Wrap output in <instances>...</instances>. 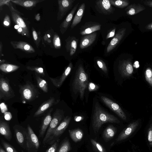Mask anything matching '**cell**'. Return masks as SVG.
<instances>
[{
    "label": "cell",
    "instance_id": "6da1fadb",
    "mask_svg": "<svg viewBox=\"0 0 152 152\" xmlns=\"http://www.w3.org/2000/svg\"><path fill=\"white\" fill-rule=\"evenodd\" d=\"M106 123H119L120 121L116 117L104 110L98 103H96L92 117V126L97 134L102 125Z\"/></svg>",
    "mask_w": 152,
    "mask_h": 152
},
{
    "label": "cell",
    "instance_id": "7a4b0ae2",
    "mask_svg": "<svg viewBox=\"0 0 152 152\" xmlns=\"http://www.w3.org/2000/svg\"><path fill=\"white\" fill-rule=\"evenodd\" d=\"M88 83L87 75L83 66L80 64L76 72L73 88L75 93H79L81 100L83 99L85 90L88 85Z\"/></svg>",
    "mask_w": 152,
    "mask_h": 152
},
{
    "label": "cell",
    "instance_id": "3957f363",
    "mask_svg": "<svg viewBox=\"0 0 152 152\" xmlns=\"http://www.w3.org/2000/svg\"><path fill=\"white\" fill-rule=\"evenodd\" d=\"M12 3L11 1L8 6L10 11L12 20L22 29V35L30 38V32L28 24L27 23L25 19L21 16L22 15H24L23 14L15 10L12 5Z\"/></svg>",
    "mask_w": 152,
    "mask_h": 152
},
{
    "label": "cell",
    "instance_id": "277c9868",
    "mask_svg": "<svg viewBox=\"0 0 152 152\" xmlns=\"http://www.w3.org/2000/svg\"><path fill=\"white\" fill-rule=\"evenodd\" d=\"M140 124V121L139 120L130 123L119 133L115 140V142H121L133 137L138 132Z\"/></svg>",
    "mask_w": 152,
    "mask_h": 152
},
{
    "label": "cell",
    "instance_id": "5b68a950",
    "mask_svg": "<svg viewBox=\"0 0 152 152\" xmlns=\"http://www.w3.org/2000/svg\"><path fill=\"white\" fill-rule=\"evenodd\" d=\"M19 91L23 101L29 102L37 98L39 92L34 85L30 83L21 86Z\"/></svg>",
    "mask_w": 152,
    "mask_h": 152
},
{
    "label": "cell",
    "instance_id": "8992f818",
    "mask_svg": "<svg viewBox=\"0 0 152 152\" xmlns=\"http://www.w3.org/2000/svg\"><path fill=\"white\" fill-rule=\"evenodd\" d=\"M63 116V112L60 109H56L53 114L52 120L42 141L43 144L47 143L49 138L60 123Z\"/></svg>",
    "mask_w": 152,
    "mask_h": 152
},
{
    "label": "cell",
    "instance_id": "52a82bcc",
    "mask_svg": "<svg viewBox=\"0 0 152 152\" xmlns=\"http://www.w3.org/2000/svg\"><path fill=\"white\" fill-rule=\"evenodd\" d=\"M71 119V117L69 116L64 118L50 136L47 142V144L52 145L56 141H58L59 138L68 126Z\"/></svg>",
    "mask_w": 152,
    "mask_h": 152
},
{
    "label": "cell",
    "instance_id": "ba28073f",
    "mask_svg": "<svg viewBox=\"0 0 152 152\" xmlns=\"http://www.w3.org/2000/svg\"><path fill=\"white\" fill-rule=\"evenodd\" d=\"M27 150L30 152H37L39 147L38 139L30 126L27 127Z\"/></svg>",
    "mask_w": 152,
    "mask_h": 152
},
{
    "label": "cell",
    "instance_id": "9c48e42d",
    "mask_svg": "<svg viewBox=\"0 0 152 152\" xmlns=\"http://www.w3.org/2000/svg\"><path fill=\"white\" fill-rule=\"evenodd\" d=\"M15 96L14 92L7 80L3 77L0 79V99L7 100Z\"/></svg>",
    "mask_w": 152,
    "mask_h": 152
},
{
    "label": "cell",
    "instance_id": "30bf717a",
    "mask_svg": "<svg viewBox=\"0 0 152 152\" xmlns=\"http://www.w3.org/2000/svg\"><path fill=\"white\" fill-rule=\"evenodd\" d=\"M13 129L18 143L22 148L27 149V129L18 125L14 126Z\"/></svg>",
    "mask_w": 152,
    "mask_h": 152
},
{
    "label": "cell",
    "instance_id": "8fae6325",
    "mask_svg": "<svg viewBox=\"0 0 152 152\" xmlns=\"http://www.w3.org/2000/svg\"><path fill=\"white\" fill-rule=\"evenodd\" d=\"M75 0H58V11L57 19L61 20L72 8Z\"/></svg>",
    "mask_w": 152,
    "mask_h": 152
},
{
    "label": "cell",
    "instance_id": "7c38bea8",
    "mask_svg": "<svg viewBox=\"0 0 152 152\" xmlns=\"http://www.w3.org/2000/svg\"><path fill=\"white\" fill-rule=\"evenodd\" d=\"M101 98L104 104L119 117L124 120H126V117L125 114L117 103L106 97L102 96Z\"/></svg>",
    "mask_w": 152,
    "mask_h": 152
},
{
    "label": "cell",
    "instance_id": "4fadbf2b",
    "mask_svg": "<svg viewBox=\"0 0 152 152\" xmlns=\"http://www.w3.org/2000/svg\"><path fill=\"white\" fill-rule=\"evenodd\" d=\"M95 7L99 12L106 15L113 13L114 10L109 0L97 1H96Z\"/></svg>",
    "mask_w": 152,
    "mask_h": 152
},
{
    "label": "cell",
    "instance_id": "5bb4252c",
    "mask_svg": "<svg viewBox=\"0 0 152 152\" xmlns=\"http://www.w3.org/2000/svg\"><path fill=\"white\" fill-rule=\"evenodd\" d=\"M126 29L123 28L119 30L108 44L107 48V52L112 50L118 44L125 34Z\"/></svg>",
    "mask_w": 152,
    "mask_h": 152
},
{
    "label": "cell",
    "instance_id": "9a60e30c",
    "mask_svg": "<svg viewBox=\"0 0 152 152\" xmlns=\"http://www.w3.org/2000/svg\"><path fill=\"white\" fill-rule=\"evenodd\" d=\"M10 43L15 49H19L26 53H34V48L28 43L22 41H11Z\"/></svg>",
    "mask_w": 152,
    "mask_h": 152
},
{
    "label": "cell",
    "instance_id": "2e32d148",
    "mask_svg": "<svg viewBox=\"0 0 152 152\" xmlns=\"http://www.w3.org/2000/svg\"><path fill=\"white\" fill-rule=\"evenodd\" d=\"M119 69L122 76L129 77L133 72V68L130 61L129 59L122 61L119 66Z\"/></svg>",
    "mask_w": 152,
    "mask_h": 152
},
{
    "label": "cell",
    "instance_id": "e0dca14e",
    "mask_svg": "<svg viewBox=\"0 0 152 152\" xmlns=\"http://www.w3.org/2000/svg\"><path fill=\"white\" fill-rule=\"evenodd\" d=\"M79 4L77 3L75 5L66 18L60 24L59 26L60 31L62 34L65 33L69 26L74 13L78 7Z\"/></svg>",
    "mask_w": 152,
    "mask_h": 152
},
{
    "label": "cell",
    "instance_id": "ac0fdd59",
    "mask_svg": "<svg viewBox=\"0 0 152 152\" xmlns=\"http://www.w3.org/2000/svg\"><path fill=\"white\" fill-rule=\"evenodd\" d=\"M73 64L72 63L70 62L59 78L50 77L52 82L56 87H59L61 86L66 78L70 73Z\"/></svg>",
    "mask_w": 152,
    "mask_h": 152
},
{
    "label": "cell",
    "instance_id": "d6986e66",
    "mask_svg": "<svg viewBox=\"0 0 152 152\" xmlns=\"http://www.w3.org/2000/svg\"><path fill=\"white\" fill-rule=\"evenodd\" d=\"M77 39L73 36H69L65 40V48L66 51L69 52L70 56L75 53L77 46Z\"/></svg>",
    "mask_w": 152,
    "mask_h": 152
},
{
    "label": "cell",
    "instance_id": "ffe728a7",
    "mask_svg": "<svg viewBox=\"0 0 152 152\" xmlns=\"http://www.w3.org/2000/svg\"><path fill=\"white\" fill-rule=\"evenodd\" d=\"M97 34V33L94 32L83 36L80 40V48L84 49L91 45L95 41Z\"/></svg>",
    "mask_w": 152,
    "mask_h": 152
},
{
    "label": "cell",
    "instance_id": "44dd1931",
    "mask_svg": "<svg viewBox=\"0 0 152 152\" xmlns=\"http://www.w3.org/2000/svg\"><path fill=\"white\" fill-rule=\"evenodd\" d=\"M53 97H51L49 99L44 102L39 107L34 115V116H37L43 113L45 111L52 105L57 103Z\"/></svg>",
    "mask_w": 152,
    "mask_h": 152
},
{
    "label": "cell",
    "instance_id": "7402d4cb",
    "mask_svg": "<svg viewBox=\"0 0 152 152\" xmlns=\"http://www.w3.org/2000/svg\"><path fill=\"white\" fill-rule=\"evenodd\" d=\"M45 0H11L12 2L26 8H32Z\"/></svg>",
    "mask_w": 152,
    "mask_h": 152
},
{
    "label": "cell",
    "instance_id": "603a6c76",
    "mask_svg": "<svg viewBox=\"0 0 152 152\" xmlns=\"http://www.w3.org/2000/svg\"><path fill=\"white\" fill-rule=\"evenodd\" d=\"M117 131V129L113 125H108L102 133V137L104 141L107 142L113 138Z\"/></svg>",
    "mask_w": 152,
    "mask_h": 152
},
{
    "label": "cell",
    "instance_id": "cb8c5ba5",
    "mask_svg": "<svg viewBox=\"0 0 152 152\" xmlns=\"http://www.w3.org/2000/svg\"><path fill=\"white\" fill-rule=\"evenodd\" d=\"M52 111V109H51L43 120L41 128L39 130V137L40 138L43 137L44 136L46 130L50 125L52 119L51 115V113Z\"/></svg>",
    "mask_w": 152,
    "mask_h": 152
},
{
    "label": "cell",
    "instance_id": "d4e9b609",
    "mask_svg": "<svg viewBox=\"0 0 152 152\" xmlns=\"http://www.w3.org/2000/svg\"><path fill=\"white\" fill-rule=\"evenodd\" d=\"M145 7L140 4H132L125 9L126 14L129 15H134L145 10Z\"/></svg>",
    "mask_w": 152,
    "mask_h": 152
},
{
    "label": "cell",
    "instance_id": "484cf974",
    "mask_svg": "<svg viewBox=\"0 0 152 152\" xmlns=\"http://www.w3.org/2000/svg\"><path fill=\"white\" fill-rule=\"evenodd\" d=\"M0 133L1 134L9 141L12 138V134L10 127L6 122L1 121H0Z\"/></svg>",
    "mask_w": 152,
    "mask_h": 152
},
{
    "label": "cell",
    "instance_id": "4316f807",
    "mask_svg": "<svg viewBox=\"0 0 152 152\" xmlns=\"http://www.w3.org/2000/svg\"><path fill=\"white\" fill-rule=\"evenodd\" d=\"M85 8V4L83 3L79 7L73 19L71 26L72 29L73 28L80 22L84 12Z\"/></svg>",
    "mask_w": 152,
    "mask_h": 152
},
{
    "label": "cell",
    "instance_id": "83f0119b",
    "mask_svg": "<svg viewBox=\"0 0 152 152\" xmlns=\"http://www.w3.org/2000/svg\"><path fill=\"white\" fill-rule=\"evenodd\" d=\"M70 137L75 142L81 141L83 138V133L82 130L80 129H76L69 130Z\"/></svg>",
    "mask_w": 152,
    "mask_h": 152
},
{
    "label": "cell",
    "instance_id": "f1b7e54d",
    "mask_svg": "<svg viewBox=\"0 0 152 152\" xmlns=\"http://www.w3.org/2000/svg\"><path fill=\"white\" fill-rule=\"evenodd\" d=\"M145 141L151 152L152 148V122L147 126L145 132Z\"/></svg>",
    "mask_w": 152,
    "mask_h": 152
},
{
    "label": "cell",
    "instance_id": "f546056e",
    "mask_svg": "<svg viewBox=\"0 0 152 152\" xmlns=\"http://www.w3.org/2000/svg\"><path fill=\"white\" fill-rule=\"evenodd\" d=\"M101 26V25L99 24H94L88 26L81 30L80 34L83 35L91 34L100 30Z\"/></svg>",
    "mask_w": 152,
    "mask_h": 152
},
{
    "label": "cell",
    "instance_id": "4dcf8cb0",
    "mask_svg": "<svg viewBox=\"0 0 152 152\" xmlns=\"http://www.w3.org/2000/svg\"><path fill=\"white\" fill-rule=\"evenodd\" d=\"M20 67L17 65L12 64H3L0 65V69L5 73H10L15 71Z\"/></svg>",
    "mask_w": 152,
    "mask_h": 152
},
{
    "label": "cell",
    "instance_id": "1f68e13d",
    "mask_svg": "<svg viewBox=\"0 0 152 152\" xmlns=\"http://www.w3.org/2000/svg\"><path fill=\"white\" fill-rule=\"evenodd\" d=\"M71 149V144L69 140L66 138L57 149L56 152H68Z\"/></svg>",
    "mask_w": 152,
    "mask_h": 152
},
{
    "label": "cell",
    "instance_id": "d6a6232c",
    "mask_svg": "<svg viewBox=\"0 0 152 152\" xmlns=\"http://www.w3.org/2000/svg\"><path fill=\"white\" fill-rule=\"evenodd\" d=\"M111 4L116 7L123 8L128 6L130 2L127 0H109Z\"/></svg>",
    "mask_w": 152,
    "mask_h": 152
},
{
    "label": "cell",
    "instance_id": "836d02e7",
    "mask_svg": "<svg viewBox=\"0 0 152 152\" xmlns=\"http://www.w3.org/2000/svg\"><path fill=\"white\" fill-rule=\"evenodd\" d=\"M36 79L38 87L44 92L47 93L48 87L47 82L38 76L36 77Z\"/></svg>",
    "mask_w": 152,
    "mask_h": 152
},
{
    "label": "cell",
    "instance_id": "e575fe53",
    "mask_svg": "<svg viewBox=\"0 0 152 152\" xmlns=\"http://www.w3.org/2000/svg\"><path fill=\"white\" fill-rule=\"evenodd\" d=\"M94 149L97 152H107L105 148L100 144L92 139H90Z\"/></svg>",
    "mask_w": 152,
    "mask_h": 152
},
{
    "label": "cell",
    "instance_id": "d590c367",
    "mask_svg": "<svg viewBox=\"0 0 152 152\" xmlns=\"http://www.w3.org/2000/svg\"><path fill=\"white\" fill-rule=\"evenodd\" d=\"M32 34L33 39L37 48L39 45L40 42V31L37 32L33 27L32 28Z\"/></svg>",
    "mask_w": 152,
    "mask_h": 152
},
{
    "label": "cell",
    "instance_id": "8d00e7d4",
    "mask_svg": "<svg viewBox=\"0 0 152 152\" xmlns=\"http://www.w3.org/2000/svg\"><path fill=\"white\" fill-rule=\"evenodd\" d=\"M145 77L146 80L150 85L152 87V69L150 67H148L145 69Z\"/></svg>",
    "mask_w": 152,
    "mask_h": 152
},
{
    "label": "cell",
    "instance_id": "74e56055",
    "mask_svg": "<svg viewBox=\"0 0 152 152\" xmlns=\"http://www.w3.org/2000/svg\"><path fill=\"white\" fill-rule=\"evenodd\" d=\"M1 143L7 152H18L12 145L3 139L1 140Z\"/></svg>",
    "mask_w": 152,
    "mask_h": 152
},
{
    "label": "cell",
    "instance_id": "f35d334b",
    "mask_svg": "<svg viewBox=\"0 0 152 152\" xmlns=\"http://www.w3.org/2000/svg\"><path fill=\"white\" fill-rule=\"evenodd\" d=\"M53 43L55 48L57 49H60L61 47V44L60 39L58 35L56 33L54 35Z\"/></svg>",
    "mask_w": 152,
    "mask_h": 152
},
{
    "label": "cell",
    "instance_id": "ab89813d",
    "mask_svg": "<svg viewBox=\"0 0 152 152\" xmlns=\"http://www.w3.org/2000/svg\"><path fill=\"white\" fill-rule=\"evenodd\" d=\"M26 68L28 70L34 71L37 73L41 75L42 76H45V73L44 69L42 67L28 66L26 67Z\"/></svg>",
    "mask_w": 152,
    "mask_h": 152
},
{
    "label": "cell",
    "instance_id": "60d3db41",
    "mask_svg": "<svg viewBox=\"0 0 152 152\" xmlns=\"http://www.w3.org/2000/svg\"><path fill=\"white\" fill-rule=\"evenodd\" d=\"M97 64L99 67L104 73H107V69L106 65L104 62L102 60L99 59L97 60Z\"/></svg>",
    "mask_w": 152,
    "mask_h": 152
},
{
    "label": "cell",
    "instance_id": "b9f144b4",
    "mask_svg": "<svg viewBox=\"0 0 152 152\" xmlns=\"http://www.w3.org/2000/svg\"><path fill=\"white\" fill-rule=\"evenodd\" d=\"M58 141L55 142L51 146L48 148L45 152H56L58 145Z\"/></svg>",
    "mask_w": 152,
    "mask_h": 152
},
{
    "label": "cell",
    "instance_id": "7bdbcfd3",
    "mask_svg": "<svg viewBox=\"0 0 152 152\" xmlns=\"http://www.w3.org/2000/svg\"><path fill=\"white\" fill-rule=\"evenodd\" d=\"M88 90L90 91H95L99 88V86L91 82L88 83Z\"/></svg>",
    "mask_w": 152,
    "mask_h": 152
},
{
    "label": "cell",
    "instance_id": "ee69618b",
    "mask_svg": "<svg viewBox=\"0 0 152 152\" xmlns=\"http://www.w3.org/2000/svg\"><path fill=\"white\" fill-rule=\"evenodd\" d=\"M3 24L5 26L9 27L10 24V17L8 15H6L3 20Z\"/></svg>",
    "mask_w": 152,
    "mask_h": 152
},
{
    "label": "cell",
    "instance_id": "f6af8a7d",
    "mask_svg": "<svg viewBox=\"0 0 152 152\" xmlns=\"http://www.w3.org/2000/svg\"><path fill=\"white\" fill-rule=\"evenodd\" d=\"M116 28H115L109 32L107 34L106 39H108L110 38L114 37L115 35Z\"/></svg>",
    "mask_w": 152,
    "mask_h": 152
},
{
    "label": "cell",
    "instance_id": "bcb514c9",
    "mask_svg": "<svg viewBox=\"0 0 152 152\" xmlns=\"http://www.w3.org/2000/svg\"><path fill=\"white\" fill-rule=\"evenodd\" d=\"M4 116L5 119L7 121H9L11 119L12 115L10 112H5L4 113Z\"/></svg>",
    "mask_w": 152,
    "mask_h": 152
},
{
    "label": "cell",
    "instance_id": "7dc6e473",
    "mask_svg": "<svg viewBox=\"0 0 152 152\" xmlns=\"http://www.w3.org/2000/svg\"><path fill=\"white\" fill-rule=\"evenodd\" d=\"M10 2H11V0H0V7L4 5L8 6Z\"/></svg>",
    "mask_w": 152,
    "mask_h": 152
},
{
    "label": "cell",
    "instance_id": "c3c4849f",
    "mask_svg": "<svg viewBox=\"0 0 152 152\" xmlns=\"http://www.w3.org/2000/svg\"><path fill=\"white\" fill-rule=\"evenodd\" d=\"M144 4L146 6L152 7V0H146L143 1Z\"/></svg>",
    "mask_w": 152,
    "mask_h": 152
},
{
    "label": "cell",
    "instance_id": "681fc988",
    "mask_svg": "<svg viewBox=\"0 0 152 152\" xmlns=\"http://www.w3.org/2000/svg\"><path fill=\"white\" fill-rule=\"evenodd\" d=\"M83 118L81 116H76L74 117V120L76 121H80L83 120Z\"/></svg>",
    "mask_w": 152,
    "mask_h": 152
},
{
    "label": "cell",
    "instance_id": "f907efd6",
    "mask_svg": "<svg viewBox=\"0 0 152 152\" xmlns=\"http://www.w3.org/2000/svg\"><path fill=\"white\" fill-rule=\"evenodd\" d=\"M145 28L147 29L152 30V22L147 25Z\"/></svg>",
    "mask_w": 152,
    "mask_h": 152
},
{
    "label": "cell",
    "instance_id": "816d5d0a",
    "mask_svg": "<svg viewBox=\"0 0 152 152\" xmlns=\"http://www.w3.org/2000/svg\"><path fill=\"white\" fill-rule=\"evenodd\" d=\"M2 44L1 42H0V56H4L3 54L2 53Z\"/></svg>",
    "mask_w": 152,
    "mask_h": 152
},
{
    "label": "cell",
    "instance_id": "f5cc1de1",
    "mask_svg": "<svg viewBox=\"0 0 152 152\" xmlns=\"http://www.w3.org/2000/svg\"><path fill=\"white\" fill-rule=\"evenodd\" d=\"M128 152H137L134 149H132V151H130L129 150H128Z\"/></svg>",
    "mask_w": 152,
    "mask_h": 152
},
{
    "label": "cell",
    "instance_id": "db71d44e",
    "mask_svg": "<svg viewBox=\"0 0 152 152\" xmlns=\"http://www.w3.org/2000/svg\"><path fill=\"white\" fill-rule=\"evenodd\" d=\"M0 152H6L1 146L0 147Z\"/></svg>",
    "mask_w": 152,
    "mask_h": 152
}]
</instances>
